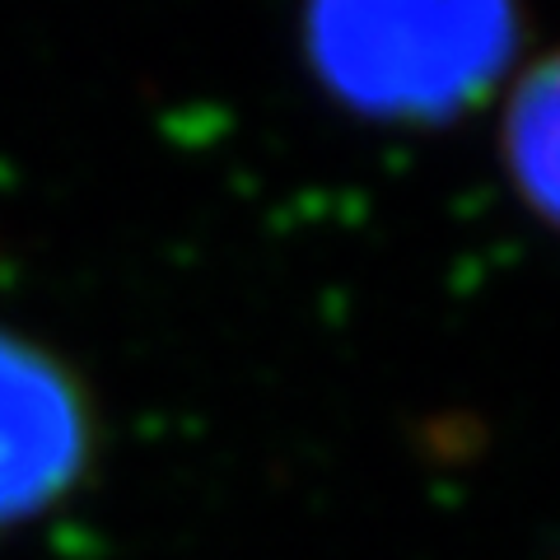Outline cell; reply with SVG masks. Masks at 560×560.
<instances>
[{"label":"cell","instance_id":"6da1fadb","mask_svg":"<svg viewBox=\"0 0 560 560\" xmlns=\"http://www.w3.org/2000/svg\"><path fill=\"white\" fill-rule=\"evenodd\" d=\"M313 47L350 98L444 108L510 47V0H313Z\"/></svg>","mask_w":560,"mask_h":560},{"label":"cell","instance_id":"3957f363","mask_svg":"<svg viewBox=\"0 0 560 560\" xmlns=\"http://www.w3.org/2000/svg\"><path fill=\"white\" fill-rule=\"evenodd\" d=\"M556 61H537L504 108V160H510L514 187L537 206L547 220L556 206Z\"/></svg>","mask_w":560,"mask_h":560},{"label":"cell","instance_id":"7a4b0ae2","mask_svg":"<svg viewBox=\"0 0 560 560\" xmlns=\"http://www.w3.org/2000/svg\"><path fill=\"white\" fill-rule=\"evenodd\" d=\"M80 458L84 411L70 378L0 331V518L43 510Z\"/></svg>","mask_w":560,"mask_h":560}]
</instances>
